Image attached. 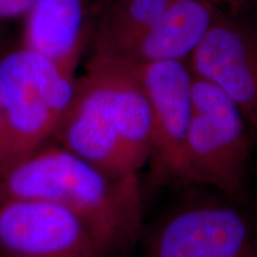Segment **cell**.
<instances>
[{
  "instance_id": "obj_1",
  "label": "cell",
  "mask_w": 257,
  "mask_h": 257,
  "mask_svg": "<svg viewBox=\"0 0 257 257\" xmlns=\"http://www.w3.org/2000/svg\"><path fill=\"white\" fill-rule=\"evenodd\" d=\"M53 140L106 174L138 175L152 157V114L135 64L92 54Z\"/></svg>"
},
{
  "instance_id": "obj_2",
  "label": "cell",
  "mask_w": 257,
  "mask_h": 257,
  "mask_svg": "<svg viewBox=\"0 0 257 257\" xmlns=\"http://www.w3.org/2000/svg\"><path fill=\"white\" fill-rule=\"evenodd\" d=\"M55 204L76 216L107 257L125 250L141 230L138 175L114 178L59 143H47L0 170V199Z\"/></svg>"
},
{
  "instance_id": "obj_3",
  "label": "cell",
  "mask_w": 257,
  "mask_h": 257,
  "mask_svg": "<svg viewBox=\"0 0 257 257\" xmlns=\"http://www.w3.org/2000/svg\"><path fill=\"white\" fill-rule=\"evenodd\" d=\"M75 85V74L22 44L0 57V170L53 140Z\"/></svg>"
},
{
  "instance_id": "obj_4",
  "label": "cell",
  "mask_w": 257,
  "mask_h": 257,
  "mask_svg": "<svg viewBox=\"0 0 257 257\" xmlns=\"http://www.w3.org/2000/svg\"><path fill=\"white\" fill-rule=\"evenodd\" d=\"M192 98L184 180L239 194L252 128L236 102L212 82L194 76Z\"/></svg>"
},
{
  "instance_id": "obj_5",
  "label": "cell",
  "mask_w": 257,
  "mask_h": 257,
  "mask_svg": "<svg viewBox=\"0 0 257 257\" xmlns=\"http://www.w3.org/2000/svg\"><path fill=\"white\" fill-rule=\"evenodd\" d=\"M193 75L229 95L257 131V21L220 12L189 57Z\"/></svg>"
},
{
  "instance_id": "obj_6",
  "label": "cell",
  "mask_w": 257,
  "mask_h": 257,
  "mask_svg": "<svg viewBox=\"0 0 257 257\" xmlns=\"http://www.w3.org/2000/svg\"><path fill=\"white\" fill-rule=\"evenodd\" d=\"M0 257H106L86 225L66 208L0 199Z\"/></svg>"
},
{
  "instance_id": "obj_7",
  "label": "cell",
  "mask_w": 257,
  "mask_h": 257,
  "mask_svg": "<svg viewBox=\"0 0 257 257\" xmlns=\"http://www.w3.org/2000/svg\"><path fill=\"white\" fill-rule=\"evenodd\" d=\"M135 67L152 114L150 160L165 174L184 180L194 75L186 61H159Z\"/></svg>"
},
{
  "instance_id": "obj_8",
  "label": "cell",
  "mask_w": 257,
  "mask_h": 257,
  "mask_svg": "<svg viewBox=\"0 0 257 257\" xmlns=\"http://www.w3.org/2000/svg\"><path fill=\"white\" fill-rule=\"evenodd\" d=\"M248 226L226 206L187 208L166 221L152 244V257H240Z\"/></svg>"
},
{
  "instance_id": "obj_9",
  "label": "cell",
  "mask_w": 257,
  "mask_h": 257,
  "mask_svg": "<svg viewBox=\"0 0 257 257\" xmlns=\"http://www.w3.org/2000/svg\"><path fill=\"white\" fill-rule=\"evenodd\" d=\"M23 19L22 46L75 74L92 34L89 0H35Z\"/></svg>"
},
{
  "instance_id": "obj_10",
  "label": "cell",
  "mask_w": 257,
  "mask_h": 257,
  "mask_svg": "<svg viewBox=\"0 0 257 257\" xmlns=\"http://www.w3.org/2000/svg\"><path fill=\"white\" fill-rule=\"evenodd\" d=\"M218 9L210 0H173L118 60L133 64L189 60L213 24Z\"/></svg>"
},
{
  "instance_id": "obj_11",
  "label": "cell",
  "mask_w": 257,
  "mask_h": 257,
  "mask_svg": "<svg viewBox=\"0 0 257 257\" xmlns=\"http://www.w3.org/2000/svg\"><path fill=\"white\" fill-rule=\"evenodd\" d=\"M172 2L110 0L93 31V54L121 59Z\"/></svg>"
},
{
  "instance_id": "obj_12",
  "label": "cell",
  "mask_w": 257,
  "mask_h": 257,
  "mask_svg": "<svg viewBox=\"0 0 257 257\" xmlns=\"http://www.w3.org/2000/svg\"><path fill=\"white\" fill-rule=\"evenodd\" d=\"M35 0H0V23L24 18Z\"/></svg>"
},
{
  "instance_id": "obj_13",
  "label": "cell",
  "mask_w": 257,
  "mask_h": 257,
  "mask_svg": "<svg viewBox=\"0 0 257 257\" xmlns=\"http://www.w3.org/2000/svg\"><path fill=\"white\" fill-rule=\"evenodd\" d=\"M211 3H213L214 5L219 6L221 4H227V5H232V6H240L244 3L246 2H251V0H210Z\"/></svg>"
},
{
  "instance_id": "obj_14",
  "label": "cell",
  "mask_w": 257,
  "mask_h": 257,
  "mask_svg": "<svg viewBox=\"0 0 257 257\" xmlns=\"http://www.w3.org/2000/svg\"><path fill=\"white\" fill-rule=\"evenodd\" d=\"M0 34H2V23H0Z\"/></svg>"
}]
</instances>
